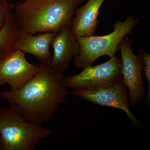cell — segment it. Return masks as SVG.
Returning a JSON list of instances; mask_svg holds the SVG:
<instances>
[{
  "instance_id": "cell-9",
  "label": "cell",
  "mask_w": 150,
  "mask_h": 150,
  "mask_svg": "<svg viewBox=\"0 0 150 150\" xmlns=\"http://www.w3.org/2000/svg\"><path fill=\"white\" fill-rule=\"evenodd\" d=\"M54 33L51 43L53 54L49 66L64 74L69 69L72 59L79 54V45L71 26L62 27Z\"/></svg>"
},
{
  "instance_id": "cell-4",
  "label": "cell",
  "mask_w": 150,
  "mask_h": 150,
  "mask_svg": "<svg viewBox=\"0 0 150 150\" xmlns=\"http://www.w3.org/2000/svg\"><path fill=\"white\" fill-rule=\"evenodd\" d=\"M138 23L137 19L129 16L123 21L115 22L113 31L107 35L75 36L80 49L79 54L74 58L76 67L83 69L91 66L101 56L112 58L115 56L121 41L126 35L131 33Z\"/></svg>"
},
{
  "instance_id": "cell-11",
  "label": "cell",
  "mask_w": 150,
  "mask_h": 150,
  "mask_svg": "<svg viewBox=\"0 0 150 150\" xmlns=\"http://www.w3.org/2000/svg\"><path fill=\"white\" fill-rule=\"evenodd\" d=\"M105 0H88L85 4L75 11L71 23L72 32L75 36L93 35L99 25L100 9Z\"/></svg>"
},
{
  "instance_id": "cell-6",
  "label": "cell",
  "mask_w": 150,
  "mask_h": 150,
  "mask_svg": "<svg viewBox=\"0 0 150 150\" xmlns=\"http://www.w3.org/2000/svg\"><path fill=\"white\" fill-rule=\"evenodd\" d=\"M121 68V59L114 56L100 64L83 68L78 74L64 77V85L73 90L100 88L122 79Z\"/></svg>"
},
{
  "instance_id": "cell-3",
  "label": "cell",
  "mask_w": 150,
  "mask_h": 150,
  "mask_svg": "<svg viewBox=\"0 0 150 150\" xmlns=\"http://www.w3.org/2000/svg\"><path fill=\"white\" fill-rule=\"evenodd\" d=\"M10 105L0 107V149L34 150L51 130L26 121L15 105Z\"/></svg>"
},
{
  "instance_id": "cell-13",
  "label": "cell",
  "mask_w": 150,
  "mask_h": 150,
  "mask_svg": "<svg viewBox=\"0 0 150 150\" xmlns=\"http://www.w3.org/2000/svg\"><path fill=\"white\" fill-rule=\"evenodd\" d=\"M140 53L142 55L143 62V71H144L145 77L149 84V90L147 94L146 102L148 105H150V54L146 51L143 50H140Z\"/></svg>"
},
{
  "instance_id": "cell-16",
  "label": "cell",
  "mask_w": 150,
  "mask_h": 150,
  "mask_svg": "<svg viewBox=\"0 0 150 150\" xmlns=\"http://www.w3.org/2000/svg\"><path fill=\"white\" fill-rule=\"evenodd\" d=\"M4 1H8V0H4Z\"/></svg>"
},
{
  "instance_id": "cell-5",
  "label": "cell",
  "mask_w": 150,
  "mask_h": 150,
  "mask_svg": "<svg viewBox=\"0 0 150 150\" xmlns=\"http://www.w3.org/2000/svg\"><path fill=\"white\" fill-rule=\"evenodd\" d=\"M133 42L125 37L120 43L118 49L121 53L122 80L129 90L130 106L140 105L146 97L142 73L144 62L139 51L135 54L132 49Z\"/></svg>"
},
{
  "instance_id": "cell-15",
  "label": "cell",
  "mask_w": 150,
  "mask_h": 150,
  "mask_svg": "<svg viewBox=\"0 0 150 150\" xmlns=\"http://www.w3.org/2000/svg\"><path fill=\"white\" fill-rule=\"evenodd\" d=\"M18 1H24L25 0H18Z\"/></svg>"
},
{
  "instance_id": "cell-1",
  "label": "cell",
  "mask_w": 150,
  "mask_h": 150,
  "mask_svg": "<svg viewBox=\"0 0 150 150\" xmlns=\"http://www.w3.org/2000/svg\"><path fill=\"white\" fill-rule=\"evenodd\" d=\"M40 69L22 87L0 93V95L14 105L29 122L42 124L54 118L59 104L70 94L64 83V75L48 65L41 64Z\"/></svg>"
},
{
  "instance_id": "cell-10",
  "label": "cell",
  "mask_w": 150,
  "mask_h": 150,
  "mask_svg": "<svg viewBox=\"0 0 150 150\" xmlns=\"http://www.w3.org/2000/svg\"><path fill=\"white\" fill-rule=\"evenodd\" d=\"M54 34L44 32L33 34L19 31L16 50L32 54L41 64L49 65L52 57L50 48Z\"/></svg>"
},
{
  "instance_id": "cell-7",
  "label": "cell",
  "mask_w": 150,
  "mask_h": 150,
  "mask_svg": "<svg viewBox=\"0 0 150 150\" xmlns=\"http://www.w3.org/2000/svg\"><path fill=\"white\" fill-rule=\"evenodd\" d=\"M71 94L97 105L123 110L132 122L139 123L130 109L129 92L122 79L98 88L73 90Z\"/></svg>"
},
{
  "instance_id": "cell-2",
  "label": "cell",
  "mask_w": 150,
  "mask_h": 150,
  "mask_svg": "<svg viewBox=\"0 0 150 150\" xmlns=\"http://www.w3.org/2000/svg\"><path fill=\"white\" fill-rule=\"evenodd\" d=\"M82 0H25L13 6V16L20 31L30 34L55 33L71 26L75 11Z\"/></svg>"
},
{
  "instance_id": "cell-14",
  "label": "cell",
  "mask_w": 150,
  "mask_h": 150,
  "mask_svg": "<svg viewBox=\"0 0 150 150\" xmlns=\"http://www.w3.org/2000/svg\"><path fill=\"white\" fill-rule=\"evenodd\" d=\"M13 13V6L8 1L0 0V29Z\"/></svg>"
},
{
  "instance_id": "cell-8",
  "label": "cell",
  "mask_w": 150,
  "mask_h": 150,
  "mask_svg": "<svg viewBox=\"0 0 150 150\" xmlns=\"http://www.w3.org/2000/svg\"><path fill=\"white\" fill-rule=\"evenodd\" d=\"M25 54L15 50L0 60V86L8 84L10 90L16 91L38 72L40 66L29 63Z\"/></svg>"
},
{
  "instance_id": "cell-12",
  "label": "cell",
  "mask_w": 150,
  "mask_h": 150,
  "mask_svg": "<svg viewBox=\"0 0 150 150\" xmlns=\"http://www.w3.org/2000/svg\"><path fill=\"white\" fill-rule=\"evenodd\" d=\"M19 33L13 13L0 29V60L16 50Z\"/></svg>"
}]
</instances>
